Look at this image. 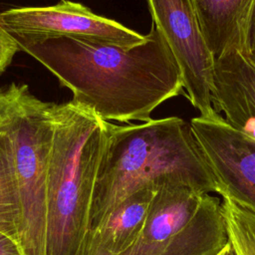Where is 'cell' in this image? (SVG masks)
Segmentation results:
<instances>
[{
	"instance_id": "cell-10",
	"label": "cell",
	"mask_w": 255,
	"mask_h": 255,
	"mask_svg": "<svg viewBox=\"0 0 255 255\" xmlns=\"http://www.w3.org/2000/svg\"><path fill=\"white\" fill-rule=\"evenodd\" d=\"M214 60L230 51L246 54V30L254 0H192Z\"/></svg>"
},
{
	"instance_id": "cell-18",
	"label": "cell",
	"mask_w": 255,
	"mask_h": 255,
	"mask_svg": "<svg viewBox=\"0 0 255 255\" xmlns=\"http://www.w3.org/2000/svg\"><path fill=\"white\" fill-rule=\"evenodd\" d=\"M224 255H236V253H235L234 249L232 248V246L230 245V243H228V246H227V248L225 250Z\"/></svg>"
},
{
	"instance_id": "cell-8",
	"label": "cell",
	"mask_w": 255,
	"mask_h": 255,
	"mask_svg": "<svg viewBox=\"0 0 255 255\" xmlns=\"http://www.w3.org/2000/svg\"><path fill=\"white\" fill-rule=\"evenodd\" d=\"M213 106L233 128L255 139V63L230 51L215 60Z\"/></svg>"
},
{
	"instance_id": "cell-1",
	"label": "cell",
	"mask_w": 255,
	"mask_h": 255,
	"mask_svg": "<svg viewBox=\"0 0 255 255\" xmlns=\"http://www.w3.org/2000/svg\"><path fill=\"white\" fill-rule=\"evenodd\" d=\"M8 34L18 50L71 90L74 103L106 122H147L159 105L183 91L177 62L153 24L146 41L131 48L84 38Z\"/></svg>"
},
{
	"instance_id": "cell-11",
	"label": "cell",
	"mask_w": 255,
	"mask_h": 255,
	"mask_svg": "<svg viewBox=\"0 0 255 255\" xmlns=\"http://www.w3.org/2000/svg\"><path fill=\"white\" fill-rule=\"evenodd\" d=\"M155 189L128 195L92 234L88 255H120L139 239Z\"/></svg>"
},
{
	"instance_id": "cell-19",
	"label": "cell",
	"mask_w": 255,
	"mask_h": 255,
	"mask_svg": "<svg viewBox=\"0 0 255 255\" xmlns=\"http://www.w3.org/2000/svg\"><path fill=\"white\" fill-rule=\"evenodd\" d=\"M228 243H229V242H228ZM227 246H228V244H227ZM227 246H226V247H225V248H224V249H223V250H221V251H220V252H219V253H217V254H216V255H224V253H225V250H226V248H227Z\"/></svg>"
},
{
	"instance_id": "cell-5",
	"label": "cell",
	"mask_w": 255,
	"mask_h": 255,
	"mask_svg": "<svg viewBox=\"0 0 255 255\" xmlns=\"http://www.w3.org/2000/svg\"><path fill=\"white\" fill-rule=\"evenodd\" d=\"M152 24L170 48L185 96L199 116L218 114L213 106L215 60L204 39L192 0H146Z\"/></svg>"
},
{
	"instance_id": "cell-17",
	"label": "cell",
	"mask_w": 255,
	"mask_h": 255,
	"mask_svg": "<svg viewBox=\"0 0 255 255\" xmlns=\"http://www.w3.org/2000/svg\"><path fill=\"white\" fill-rule=\"evenodd\" d=\"M0 255H23L19 243L0 232Z\"/></svg>"
},
{
	"instance_id": "cell-2",
	"label": "cell",
	"mask_w": 255,
	"mask_h": 255,
	"mask_svg": "<svg viewBox=\"0 0 255 255\" xmlns=\"http://www.w3.org/2000/svg\"><path fill=\"white\" fill-rule=\"evenodd\" d=\"M107 128L91 210V236L120 203L140 189L186 186L218 194V183L190 122L168 117L141 124L107 122Z\"/></svg>"
},
{
	"instance_id": "cell-13",
	"label": "cell",
	"mask_w": 255,
	"mask_h": 255,
	"mask_svg": "<svg viewBox=\"0 0 255 255\" xmlns=\"http://www.w3.org/2000/svg\"><path fill=\"white\" fill-rule=\"evenodd\" d=\"M219 197L228 240L236 255H255V212L226 193Z\"/></svg>"
},
{
	"instance_id": "cell-7",
	"label": "cell",
	"mask_w": 255,
	"mask_h": 255,
	"mask_svg": "<svg viewBox=\"0 0 255 255\" xmlns=\"http://www.w3.org/2000/svg\"><path fill=\"white\" fill-rule=\"evenodd\" d=\"M203 155L226 193L255 212V139L230 126L220 114L190 121Z\"/></svg>"
},
{
	"instance_id": "cell-12",
	"label": "cell",
	"mask_w": 255,
	"mask_h": 255,
	"mask_svg": "<svg viewBox=\"0 0 255 255\" xmlns=\"http://www.w3.org/2000/svg\"><path fill=\"white\" fill-rule=\"evenodd\" d=\"M19 202L13 145L0 128V232L19 243Z\"/></svg>"
},
{
	"instance_id": "cell-20",
	"label": "cell",
	"mask_w": 255,
	"mask_h": 255,
	"mask_svg": "<svg viewBox=\"0 0 255 255\" xmlns=\"http://www.w3.org/2000/svg\"><path fill=\"white\" fill-rule=\"evenodd\" d=\"M254 63H255V62H254Z\"/></svg>"
},
{
	"instance_id": "cell-6",
	"label": "cell",
	"mask_w": 255,
	"mask_h": 255,
	"mask_svg": "<svg viewBox=\"0 0 255 255\" xmlns=\"http://www.w3.org/2000/svg\"><path fill=\"white\" fill-rule=\"evenodd\" d=\"M7 33L31 37H75L131 48L146 41L119 22L97 15L78 2L61 0L46 7H19L0 12Z\"/></svg>"
},
{
	"instance_id": "cell-15",
	"label": "cell",
	"mask_w": 255,
	"mask_h": 255,
	"mask_svg": "<svg viewBox=\"0 0 255 255\" xmlns=\"http://www.w3.org/2000/svg\"><path fill=\"white\" fill-rule=\"evenodd\" d=\"M18 47L10 35L0 26V75L11 64Z\"/></svg>"
},
{
	"instance_id": "cell-4",
	"label": "cell",
	"mask_w": 255,
	"mask_h": 255,
	"mask_svg": "<svg viewBox=\"0 0 255 255\" xmlns=\"http://www.w3.org/2000/svg\"><path fill=\"white\" fill-rule=\"evenodd\" d=\"M55 103L27 85L0 89V128L12 141L19 202V245L23 255H46L48 168L54 136Z\"/></svg>"
},
{
	"instance_id": "cell-3",
	"label": "cell",
	"mask_w": 255,
	"mask_h": 255,
	"mask_svg": "<svg viewBox=\"0 0 255 255\" xmlns=\"http://www.w3.org/2000/svg\"><path fill=\"white\" fill-rule=\"evenodd\" d=\"M107 122L73 101L55 104L48 168L46 255H88Z\"/></svg>"
},
{
	"instance_id": "cell-9",
	"label": "cell",
	"mask_w": 255,
	"mask_h": 255,
	"mask_svg": "<svg viewBox=\"0 0 255 255\" xmlns=\"http://www.w3.org/2000/svg\"><path fill=\"white\" fill-rule=\"evenodd\" d=\"M210 194L186 186L156 189L137 242L146 245L166 243L195 219Z\"/></svg>"
},
{
	"instance_id": "cell-14",
	"label": "cell",
	"mask_w": 255,
	"mask_h": 255,
	"mask_svg": "<svg viewBox=\"0 0 255 255\" xmlns=\"http://www.w3.org/2000/svg\"><path fill=\"white\" fill-rule=\"evenodd\" d=\"M212 242L206 231L192 224L164 244L146 245L136 242L120 255H212Z\"/></svg>"
},
{
	"instance_id": "cell-16",
	"label": "cell",
	"mask_w": 255,
	"mask_h": 255,
	"mask_svg": "<svg viewBox=\"0 0 255 255\" xmlns=\"http://www.w3.org/2000/svg\"><path fill=\"white\" fill-rule=\"evenodd\" d=\"M246 56H248L253 62H255V0L251 9L248 26L246 30Z\"/></svg>"
}]
</instances>
